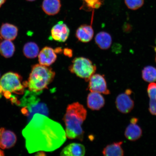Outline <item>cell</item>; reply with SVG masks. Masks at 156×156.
<instances>
[{
	"mask_svg": "<svg viewBox=\"0 0 156 156\" xmlns=\"http://www.w3.org/2000/svg\"><path fill=\"white\" fill-rule=\"evenodd\" d=\"M25 146L30 154L55 151L66 141L65 130L59 123L36 114L23 129Z\"/></svg>",
	"mask_w": 156,
	"mask_h": 156,
	"instance_id": "obj_1",
	"label": "cell"
},
{
	"mask_svg": "<svg viewBox=\"0 0 156 156\" xmlns=\"http://www.w3.org/2000/svg\"><path fill=\"white\" fill-rule=\"evenodd\" d=\"M87 114L86 109L80 103L75 102L68 105L64 117L66 137L83 141L84 132L82 125Z\"/></svg>",
	"mask_w": 156,
	"mask_h": 156,
	"instance_id": "obj_2",
	"label": "cell"
},
{
	"mask_svg": "<svg viewBox=\"0 0 156 156\" xmlns=\"http://www.w3.org/2000/svg\"><path fill=\"white\" fill-rule=\"evenodd\" d=\"M55 75V72L51 68L40 64L33 66L28 81H27L29 90L39 92L48 88Z\"/></svg>",
	"mask_w": 156,
	"mask_h": 156,
	"instance_id": "obj_3",
	"label": "cell"
},
{
	"mask_svg": "<svg viewBox=\"0 0 156 156\" xmlns=\"http://www.w3.org/2000/svg\"><path fill=\"white\" fill-rule=\"evenodd\" d=\"M42 91L34 92L29 90L25 91L24 96L19 101V106L23 107L22 112L26 116L29 122L34 115L40 114L48 116L49 111L46 104L41 102L38 97Z\"/></svg>",
	"mask_w": 156,
	"mask_h": 156,
	"instance_id": "obj_4",
	"label": "cell"
},
{
	"mask_svg": "<svg viewBox=\"0 0 156 156\" xmlns=\"http://www.w3.org/2000/svg\"><path fill=\"white\" fill-rule=\"evenodd\" d=\"M26 87H27V81L23 82L21 76L13 72L5 73L0 79L1 92L4 93L5 97L7 98L11 97V93L23 94Z\"/></svg>",
	"mask_w": 156,
	"mask_h": 156,
	"instance_id": "obj_5",
	"label": "cell"
},
{
	"mask_svg": "<svg viewBox=\"0 0 156 156\" xmlns=\"http://www.w3.org/2000/svg\"><path fill=\"white\" fill-rule=\"evenodd\" d=\"M96 66L90 60L84 57H78L74 58L69 70L72 73L75 74L82 79L88 81L90 78L96 71Z\"/></svg>",
	"mask_w": 156,
	"mask_h": 156,
	"instance_id": "obj_6",
	"label": "cell"
},
{
	"mask_svg": "<svg viewBox=\"0 0 156 156\" xmlns=\"http://www.w3.org/2000/svg\"><path fill=\"white\" fill-rule=\"evenodd\" d=\"M88 89L90 92L99 93L105 95L110 94V92L107 87L106 80L100 74H94L89 81Z\"/></svg>",
	"mask_w": 156,
	"mask_h": 156,
	"instance_id": "obj_7",
	"label": "cell"
},
{
	"mask_svg": "<svg viewBox=\"0 0 156 156\" xmlns=\"http://www.w3.org/2000/svg\"><path fill=\"white\" fill-rule=\"evenodd\" d=\"M69 29L67 25L62 21L55 25L51 30L52 38L59 42H65L69 37Z\"/></svg>",
	"mask_w": 156,
	"mask_h": 156,
	"instance_id": "obj_8",
	"label": "cell"
},
{
	"mask_svg": "<svg viewBox=\"0 0 156 156\" xmlns=\"http://www.w3.org/2000/svg\"><path fill=\"white\" fill-rule=\"evenodd\" d=\"M116 105L117 109L120 112L127 114L133 108L134 102L129 95L126 93L121 94L117 97Z\"/></svg>",
	"mask_w": 156,
	"mask_h": 156,
	"instance_id": "obj_9",
	"label": "cell"
},
{
	"mask_svg": "<svg viewBox=\"0 0 156 156\" xmlns=\"http://www.w3.org/2000/svg\"><path fill=\"white\" fill-rule=\"evenodd\" d=\"M0 148L9 149L14 146L16 142V135L10 130L2 128L0 129Z\"/></svg>",
	"mask_w": 156,
	"mask_h": 156,
	"instance_id": "obj_10",
	"label": "cell"
},
{
	"mask_svg": "<svg viewBox=\"0 0 156 156\" xmlns=\"http://www.w3.org/2000/svg\"><path fill=\"white\" fill-rule=\"evenodd\" d=\"M38 56L40 64L48 67L54 63L57 58L55 50L49 47H45L43 48L39 52Z\"/></svg>",
	"mask_w": 156,
	"mask_h": 156,
	"instance_id": "obj_11",
	"label": "cell"
},
{
	"mask_svg": "<svg viewBox=\"0 0 156 156\" xmlns=\"http://www.w3.org/2000/svg\"><path fill=\"white\" fill-rule=\"evenodd\" d=\"M105 100L101 93L91 92L87 97V105L93 110H99L104 106Z\"/></svg>",
	"mask_w": 156,
	"mask_h": 156,
	"instance_id": "obj_12",
	"label": "cell"
},
{
	"mask_svg": "<svg viewBox=\"0 0 156 156\" xmlns=\"http://www.w3.org/2000/svg\"><path fill=\"white\" fill-rule=\"evenodd\" d=\"M85 154V146L79 143H72L64 147L60 153L64 156H83Z\"/></svg>",
	"mask_w": 156,
	"mask_h": 156,
	"instance_id": "obj_13",
	"label": "cell"
},
{
	"mask_svg": "<svg viewBox=\"0 0 156 156\" xmlns=\"http://www.w3.org/2000/svg\"><path fill=\"white\" fill-rule=\"evenodd\" d=\"M94 34L92 27L91 25H83L78 28L76 36L80 41L88 42L92 40Z\"/></svg>",
	"mask_w": 156,
	"mask_h": 156,
	"instance_id": "obj_14",
	"label": "cell"
},
{
	"mask_svg": "<svg viewBox=\"0 0 156 156\" xmlns=\"http://www.w3.org/2000/svg\"><path fill=\"white\" fill-rule=\"evenodd\" d=\"M18 29L16 27L9 23L2 25L0 29V35L5 40L12 41L16 38Z\"/></svg>",
	"mask_w": 156,
	"mask_h": 156,
	"instance_id": "obj_15",
	"label": "cell"
},
{
	"mask_svg": "<svg viewBox=\"0 0 156 156\" xmlns=\"http://www.w3.org/2000/svg\"><path fill=\"white\" fill-rule=\"evenodd\" d=\"M61 7L60 0H44L42 5V9L48 15L58 14Z\"/></svg>",
	"mask_w": 156,
	"mask_h": 156,
	"instance_id": "obj_16",
	"label": "cell"
},
{
	"mask_svg": "<svg viewBox=\"0 0 156 156\" xmlns=\"http://www.w3.org/2000/svg\"><path fill=\"white\" fill-rule=\"evenodd\" d=\"M98 46L102 50H107L110 48L112 43V37L108 33L101 32L98 34L95 38Z\"/></svg>",
	"mask_w": 156,
	"mask_h": 156,
	"instance_id": "obj_17",
	"label": "cell"
},
{
	"mask_svg": "<svg viewBox=\"0 0 156 156\" xmlns=\"http://www.w3.org/2000/svg\"><path fill=\"white\" fill-rule=\"evenodd\" d=\"M122 141L114 142L107 145L103 150V154L106 156H122L124 154L122 145Z\"/></svg>",
	"mask_w": 156,
	"mask_h": 156,
	"instance_id": "obj_18",
	"label": "cell"
},
{
	"mask_svg": "<svg viewBox=\"0 0 156 156\" xmlns=\"http://www.w3.org/2000/svg\"><path fill=\"white\" fill-rule=\"evenodd\" d=\"M142 135L141 128L136 124H130L126 129L125 136L128 140L135 141L139 139Z\"/></svg>",
	"mask_w": 156,
	"mask_h": 156,
	"instance_id": "obj_19",
	"label": "cell"
},
{
	"mask_svg": "<svg viewBox=\"0 0 156 156\" xmlns=\"http://www.w3.org/2000/svg\"><path fill=\"white\" fill-rule=\"evenodd\" d=\"M15 46L11 41L5 40L0 43V53L5 58H9L13 55Z\"/></svg>",
	"mask_w": 156,
	"mask_h": 156,
	"instance_id": "obj_20",
	"label": "cell"
},
{
	"mask_svg": "<svg viewBox=\"0 0 156 156\" xmlns=\"http://www.w3.org/2000/svg\"><path fill=\"white\" fill-rule=\"evenodd\" d=\"M23 53L27 58H36L39 53V48L36 43L34 42H29L25 44L23 48Z\"/></svg>",
	"mask_w": 156,
	"mask_h": 156,
	"instance_id": "obj_21",
	"label": "cell"
},
{
	"mask_svg": "<svg viewBox=\"0 0 156 156\" xmlns=\"http://www.w3.org/2000/svg\"><path fill=\"white\" fill-rule=\"evenodd\" d=\"M142 77L147 82L154 83L156 81V68L152 66L144 67L142 71Z\"/></svg>",
	"mask_w": 156,
	"mask_h": 156,
	"instance_id": "obj_22",
	"label": "cell"
},
{
	"mask_svg": "<svg viewBox=\"0 0 156 156\" xmlns=\"http://www.w3.org/2000/svg\"><path fill=\"white\" fill-rule=\"evenodd\" d=\"M125 2L129 9L134 10L143 5L144 0H125Z\"/></svg>",
	"mask_w": 156,
	"mask_h": 156,
	"instance_id": "obj_23",
	"label": "cell"
},
{
	"mask_svg": "<svg viewBox=\"0 0 156 156\" xmlns=\"http://www.w3.org/2000/svg\"><path fill=\"white\" fill-rule=\"evenodd\" d=\"M147 91L150 100L156 101V83H150L147 87Z\"/></svg>",
	"mask_w": 156,
	"mask_h": 156,
	"instance_id": "obj_24",
	"label": "cell"
},
{
	"mask_svg": "<svg viewBox=\"0 0 156 156\" xmlns=\"http://www.w3.org/2000/svg\"><path fill=\"white\" fill-rule=\"evenodd\" d=\"M87 6L90 8L98 9L101 5L100 0H84Z\"/></svg>",
	"mask_w": 156,
	"mask_h": 156,
	"instance_id": "obj_25",
	"label": "cell"
},
{
	"mask_svg": "<svg viewBox=\"0 0 156 156\" xmlns=\"http://www.w3.org/2000/svg\"><path fill=\"white\" fill-rule=\"evenodd\" d=\"M149 110L151 114L156 116V101L150 100Z\"/></svg>",
	"mask_w": 156,
	"mask_h": 156,
	"instance_id": "obj_26",
	"label": "cell"
},
{
	"mask_svg": "<svg viewBox=\"0 0 156 156\" xmlns=\"http://www.w3.org/2000/svg\"><path fill=\"white\" fill-rule=\"evenodd\" d=\"M64 54L68 57H71L73 55V51L70 49L66 48L64 50Z\"/></svg>",
	"mask_w": 156,
	"mask_h": 156,
	"instance_id": "obj_27",
	"label": "cell"
},
{
	"mask_svg": "<svg viewBox=\"0 0 156 156\" xmlns=\"http://www.w3.org/2000/svg\"><path fill=\"white\" fill-rule=\"evenodd\" d=\"M138 121V119L137 118H132L130 120V122H131V123L132 124H135Z\"/></svg>",
	"mask_w": 156,
	"mask_h": 156,
	"instance_id": "obj_28",
	"label": "cell"
},
{
	"mask_svg": "<svg viewBox=\"0 0 156 156\" xmlns=\"http://www.w3.org/2000/svg\"><path fill=\"white\" fill-rule=\"evenodd\" d=\"M6 0H0V8L5 3Z\"/></svg>",
	"mask_w": 156,
	"mask_h": 156,
	"instance_id": "obj_29",
	"label": "cell"
},
{
	"mask_svg": "<svg viewBox=\"0 0 156 156\" xmlns=\"http://www.w3.org/2000/svg\"><path fill=\"white\" fill-rule=\"evenodd\" d=\"M132 93V91L128 89L126 91L125 93L128 95H130Z\"/></svg>",
	"mask_w": 156,
	"mask_h": 156,
	"instance_id": "obj_30",
	"label": "cell"
},
{
	"mask_svg": "<svg viewBox=\"0 0 156 156\" xmlns=\"http://www.w3.org/2000/svg\"><path fill=\"white\" fill-rule=\"evenodd\" d=\"M4 153L0 149V156H4Z\"/></svg>",
	"mask_w": 156,
	"mask_h": 156,
	"instance_id": "obj_31",
	"label": "cell"
},
{
	"mask_svg": "<svg viewBox=\"0 0 156 156\" xmlns=\"http://www.w3.org/2000/svg\"><path fill=\"white\" fill-rule=\"evenodd\" d=\"M27 1L30 2H32L35 1V0H27Z\"/></svg>",
	"mask_w": 156,
	"mask_h": 156,
	"instance_id": "obj_32",
	"label": "cell"
},
{
	"mask_svg": "<svg viewBox=\"0 0 156 156\" xmlns=\"http://www.w3.org/2000/svg\"><path fill=\"white\" fill-rule=\"evenodd\" d=\"M155 61L156 62V58H155Z\"/></svg>",
	"mask_w": 156,
	"mask_h": 156,
	"instance_id": "obj_33",
	"label": "cell"
},
{
	"mask_svg": "<svg viewBox=\"0 0 156 156\" xmlns=\"http://www.w3.org/2000/svg\"><path fill=\"white\" fill-rule=\"evenodd\" d=\"M1 37H0V39H1Z\"/></svg>",
	"mask_w": 156,
	"mask_h": 156,
	"instance_id": "obj_34",
	"label": "cell"
},
{
	"mask_svg": "<svg viewBox=\"0 0 156 156\" xmlns=\"http://www.w3.org/2000/svg\"><path fill=\"white\" fill-rule=\"evenodd\" d=\"M0 76H1V74H0Z\"/></svg>",
	"mask_w": 156,
	"mask_h": 156,
	"instance_id": "obj_35",
	"label": "cell"
},
{
	"mask_svg": "<svg viewBox=\"0 0 156 156\" xmlns=\"http://www.w3.org/2000/svg\"></svg>",
	"mask_w": 156,
	"mask_h": 156,
	"instance_id": "obj_36",
	"label": "cell"
},
{
	"mask_svg": "<svg viewBox=\"0 0 156 156\" xmlns=\"http://www.w3.org/2000/svg\"><path fill=\"white\" fill-rule=\"evenodd\" d=\"M0 133H1V132H0Z\"/></svg>",
	"mask_w": 156,
	"mask_h": 156,
	"instance_id": "obj_37",
	"label": "cell"
}]
</instances>
